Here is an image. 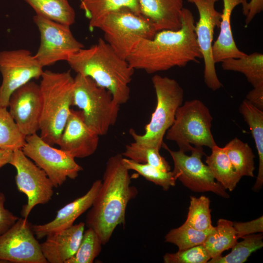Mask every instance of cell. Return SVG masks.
I'll return each mask as SVG.
<instances>
[{
    "label": "cell",
    "instance_id": "obj_1",
    "mask_svg": "<svg viewBox=\"0 0 263 263\" xmlns=\"http://www.w3.org/2000/svg\"><path fill=\"white\" fill-rule=\"evenodd\" d=\"M181 21L178 30L159 31L151 39H140L126 58L130 66L154 74L198 62L202 56L194 31V17L189 9L183 8Z\"/></svg>",
    "mask_w": 263,
    "mask_h": 263
},
{
    "label": "cell",
    "instance_id": "obj_2",
    "mask_svg": "<svg viewBox=\"0 0 263 263\" xmlns=\"http://www.w3.org/2000/svg\"><path fill=\"white\" fill-rule=\"evenodd\" d=\"M123 157L116 154L107 160L101 187L86 216L87 226L94 230L103 245L109 242L115 228L125 223L128 204L137 192L131 186Z\"/></svg>",
    "mask_w": 263,
    "mask_h": 263
},
{
    "label": "cell",
    "instance_id": "obj_3",
    "mask_svg": "<svg viewBox=\"0 0 263 263\" xmlns=\"http://www.w3.org/2000/svg\"><path fill=\"white\" fill-rule=\"evenodd\" d=\"M66 61L77 74L91 78L97 85L109 91L119 105L128 101L129 84L134 70L104 39L99 38L90 47L71 55Z\"/></svg>",
    "mask_w": 263,
    "mask_h": 263
},
{
    "label": "cell",
    "instance_id": "obj_4",
    "mask_svg": "<svg viewBox=\"0 0 263 263\" xmlns=\"http://www.w3.org/2000/svg\"><path fill=\"white\" fill-rule=\"evenodd\" d=\"M40 77L42 109L39 136L53 146L58 144L71 112L74 78L70 70L61 73L46 70Z\"/></svg>",
    "mask_w": 263,
    "mask_h": 263
},
{
    "label": "cell",
    "instance_id": "obj_5",
    "mask_svg": "<svg viewBox=\"0 0 263 263\" xmlns=\"http://www.w3.org/2000/svg\"><path fill=\"white\" fill-rule=\"evenodd\" d=\"M151 81L156 97V105L142 134L131 129L129 132L135 143L160 150L167 131L173 124L178 108L183 103L184 92L175 79L156 74Z\"/></svg>",
    "mask_w": 263,
    "mask_h": 263
},
{
    "label": "cell",
    "instance_id": "obj_6",
    "mask_svg": "<svg viewBox=\"0 0 263 263\" xmlns=\"http://www.w3.org/2000/svg\"><path fill=\"white\" fill-rule=\"evenodd\" d=\"M72 106L80 109L86 124L99 136L115 124L120 107L109 91L79 74L74 78Z\"/></svg>",
    "mask_w": 263,
    "mask_h": 263
},
{
    "label": "cell",
    "instance_id": "obj_7",
    "mask_svg": "<svg viewBox=\"0 0 263 263\" xmlns=\"http://www.w3.org/2000/svg\"><path fill=\"white\" fill-rule=\"evenodd\" d=\"M212 116L207 107L199 99L185 101L177 109L174 122L166 138L175 142L179 150L190 151L195 147L216 145L211 132Z\"/></svg>",
    "mask_w": 263,
    "mask_h": 263
},
{
    "label": "cell",
    "instance_id": "obj_8",
    "mask_svg": "<svg viewBox=\"0 0 263 263\" xmlns=\"http://www.w3.org/2000/svg\"><path fill=\"white\" fill-rule=\"evenodd\" d=\"M97 28L117 55L126 60L140 39H151L157 32L148 18L126 8L107 15Z\"/></svg>",
    "mask_w": 263,
    "mask_h": 263
},
{
    "label": "cell",
    "instance_id": "obj_9",
    "mask_svg": "<svg viewBox=\"0 0 263 263\" xmlns=\"http://www.w3.org/2000/svg\"><path fill=\"white\" fill-rule=\"evenodd\" d=\"M25 140L21 149L23 153L45 172L55 188L62 185L67 178L75 179L83 170L73 156L53 147L37 133L26 136Z\"/></svg>",
    "mask_w": 263,
    "mask_h": 263
},
{
    "label": "cell",
    "instance_id": "obj_10",
    "mask_svg": "<svg viewBox=\"0 0 263 263\" xmlns=\"http://www.w3.org/2000/svg\"><path fill=\"white\" fill-rule=\"evenodd\" d=\"M8 164L16 169L17 189L27 196V203L23 206L21 215L27 219L36 206L45 204L52 199L55 187L45 172L27 157L21 149L13 151Z\"/></svg>",
    "mask_w": 263,
    "mask_h": 263
},
{
    "label": "cell",
    "instance_id": "obj_11",
    "mask_svg": "<svg viewBox=\"0 0 263 263\" xmlns=\"http://www.w3.org/2000/svg\"><path fill=\"white\" fill-rule=\"evenodd\" d=\"M33 20L40 34L39 46L34 56L43 68L67 61L71 55L84 48L73 36L70 26L37 15Z\"/></svg>",
    "mask_w": 263,
    "mask_h": 263
},
{
    "label": "cell",
    "instance_id": "obj_12",
    "mask_svg": "<svg viewBox=\"0 0 263 263\" xmlns=\"http://www.w3.org/2000/svg\"><path fill=\"white\" fill-rule=\"evenodd\" d=\"M162 147L172 159V171L177 180L184 186L194 192H212L225 198L229 197L226 189L215 181L208 166L202 161V156L205 155L203 147H193L191 155H188L179 150L169 149L164 143Z\"/></svg>",
    "mask_w": 263,
    "mask_h": 263
},
{
    "label": "cell",
    "instance_id": "obj_13",
    "mask_svg": "<svg viewBox=\"0 0 263 263\" xmlns=\"http://www.w3.org/2000/svg\"><path fill=\"white\" fill-rule=\"evenodd\" d=\"M43 67L26 49L0 51V108H7L9 98L17 89L41 77Z\"/></svg>",
    "mask_w": 263,
    "mask_h": 263
},
{
    "label": "cell",
    "instance_id": "obj_14",
    "mask_svg": "<svg viewBox=\"0 0 263 263\" xmlns=\"http://www.w3.org/2000/svg\"><path fill=\"white\" fill-rule=\"evenodd\" d=\"M194 4L199 19L195 25L196 40L204 61V82L208 88L216 91L223 86L216 74L212 56V42L214 30L219 28L222 13L215 7L220 0H187Z\"/></svg>",
    "mask_w": 263,
    "mask_h": 263
},
{
    "label": "cell",
    "instance_id": "obj_15",
    "mask_svg": "<svg viewBox=\"0 0 263 263\" xmlns=\"http://www.w3.org/2000/svg\"><path fill=\"white\" fill-rule=\"evenodd\" d=\"M0 261L12 263H47L27 219L19 218L0 235Z\"/></svg>",
    "mask_w": 263,
    "mask_h": 263
},
{
    "label": "cell",
    "instance_id": "obj_16",
    "mask_svg": "<svg viewBox=\"0 0 263 263\" xmlns=\"http://www.w3.org/2000/svg\"><path fill=\"white\" fill-rule=\"evenodd\" d=\"M9 113L25 136L37 133L42 109L39 85L30 81L15 91L8 102Z\"/></svg>",
    "mask_w": 263,
    "mask_h": 263
},
{
    "label": "cell",
    "instance_id": "obj_17",
    "mask_svg": "<svg viewBox=\"0 0 263 263\" xmlns=\"http://www.w3.org/2000/svg\"><path fill=\"white\" fill-rule=\"evenodd\" d=\"M99 136L86 124L82 112L71 109L57 145L75 158H85L96 150Z\"/></svg>",
    "mask_w": 263,
    "mask_h": 263
},
{
    "label": "cell",
    "instance_id": "obj_18",
    "mask_svg": "<svg viewBox=\"0 0 263 263\" xmlns=\"http://www.w3.org/2000/svg\"><path fill=\"white\" fill-rule=\"evenodd\" d=\"M101 184V180H95L85 194L59 209L52 221L43 225H32L36 237L42 239L73 225L75 221L92 207Z\"/></svg>",
    "mask_w": 263,
    "mask_h": 263
},
{
    "label": "cell",
    "instance_id": "obj_19",
    "mask_svg": "<svg viewBox=\"0 0 263 263\" xmlns=\"http://www.w3.org/2000/svg\"><path fill=\"white\" fill-rule=\"evenodd\" d=\"M85 225L84 223L80 222L46 236L40 247L47 263H66L77 250Z\"/></svg>",
    "mask_w": 263,
    "mask_h": 263
},
{
    "label": "cell",
    "instance_id": "obj_20",
    "mask_svg": "<svg viewBox=\"0 0 263 263\" xmlns=\"http://www.w3.org/2000/svg\"><path fill=\"white\" fill-rule=\"evenodd\" d=\"M138 2L141 14L153 23L157 32L181 28L184 0H138Z\"/></svg>",
    "mask_w": 263,
    "mask_h": 263
},
{
    "label": "cell",
    "instance_id": "obj_21",
    "mask_svg": "<svg viewBox=\"0 0 263 263\" xmlns=\"http://www.w3.org/2000/svg\"><path fill=\"white\" fill-rule=\"evenodd\" d=\"M246 0H223V9L220 24L219 34L212 45V56L215 63L229 58H239L246 55L237 46L232 35L231 16L234 8Z\"/></svg>",
    "mask_w": 263,
    "mask_h": 263
},
{
    "label": "cell",
    "instance_id": "obj_22",
    "mask_svg": "<svg viewBox=\"0 0 263 263\" xmlns=\"http://www.w3.org/2000/svg\"><path fill=\"white\" fill-rule=\"evenodd\" d=\"M239 110L249 127L258 152V172L253 190L258 191L263 185V111L255 107L245 99L242 102Z\"/></svg>",
    "mask_w": 263,
    "mask_h": 263
},
{
    "label": "cell",
    "instance_id": "obj_23",
    "mask_svg": "<svg viewBox=\"0 0 263 263\" xmlns=\"http://www.w3.org/2000/svg\"><path fill=\"white\" fill-rule=\"evenodd\" d=\"M80 8L89 20V27L92 31L97 28L101 20L108 14L121 8H128L140 15L138 0H80Z\"/></svg>",
    "mask_w": 263,
    "mask_h": 263
},
{
    "label": "cell",
    "instance_id": "obj_24",
    "mask_svg": "<svg viewBox=\"0 0 263 263\" xmlns=\"http://www.w3.org/2000/svg\"><path fill=\"white\" fill-rule=\"evenodd\" d=\"M211 150V154L206 156V163L215 180L225 189L232 191L242 177L236 171L224 147L216 145Z\"/></svg>",
    "mask_w": 263,
    "mask_h": 263
},
{
    "label": "cell",
    "instance_id": "obj_25",
    "mask_svg": "<svg viewBox=\"0 0 263 263\" xmlns=\"http://www.w3.org/2000/svg\"><path fill=\"white\" fill-rule=\"evenodd\" d=\"M222 69L243 74L253 88L263 85V55L254 52L221 62Z\"/></svg>",
    "mask_w": 263,
    "mask_h": 263
},
{
    "label": "cell",
    "instance_id": "obj_26",
    "mask_svg": "<svg viewBox=\"0 0 263 263\" xmlns=\"http://www.w3.org/2000/svg\"><path fill=\"white\" fill-rule=\"evenodd\" d=\"M238 239L233 222L220 219L203 244L211 258H213L222 255L223 252L231 248Z\"/></svg>",
    "mask_w": 263,
    "mask_h": 263
},
{
    "label": "cell",
    "instance_id": "obj_27",
    "mask_svg": "<svg viewBox=\"0 0 263 263\" xmlns=\"http://www.w3.org/2000/svg\"><path fill=\"white\" fill-rule=\"evenodd\" d=\"M37 15L70 26L75 22V14L68 0H23Z\"/></svg>",
    "mask_w": 263,
    "mask_h": 263
},
{
    "label": "cell",
    "instance_id": "obj_28",
    "mask_svg": "<svg viewBox=\"0 0 263 263\" xmlns=\"http://www.w3.org/2000/svg\"><path fill=\"white\" fill-rule=\"evenodd\" d=\"M236 171L243 176L254 177L255 155L247 143L237 137L228 142L224 147Z\"/></svg>",
    "mask_w": 263,
    "mask_h": 263
},
{
    "label": "cell",
    "instance_id": "obj_29",
    "mask_svg": "<svg viewBox=\"0 0 263 263\" xmlns=\"http://www.w3.org/2000/svg\"><path fill=\"white\" fill-rule=\"evenodd\" d=\"M243 240L237 242L231 252L225 256L222 255L211 258L208 263H243L251 254L263 246V234H252L242 237Z\"/></svg>",
    "mask_w": 263,
    "mask_h": 263
},
{
    "label": "cell",
    "instance_id": "obj_30",
    "mask_svg": "<svg viewBox=\"0 0 263 263\" xmlns=\"http://www.w3.org/2000/svg\"><path fill=\"white\" fill-rule=\"evenodd\" d=\"M25 137L7 108H0V150L13 151L21 149L26 143Z\"/></svg>",
    "mask_w": 263,
    "mask_h": 263
},
{
    "label": "cell",
    "instance_id": "obj_31",
    "mask_svg": "<svg viewBox=\"0 0 263 263\" xmlns=\"http://www.w3.org/2000/svg\"><path fill=\"white\" fill-rule=\"evenodd\" d=\"M213 228L207 231L198 230L185 222L179 227L170 230L165 236V240L176 245L178 250H185L203 244Z\"/></svg>",
    "mask_w": 263,
    "mask_h": 263
},
{
    "label": "cell",
    "instance_id": "obj_32",
    "mask_svg": "<svg viewBox=\"0 0 263 263\" xmlns=\"http://www.w3.org/2000/svg\"><path fill=\"white\" fill-rule=\"evenodd\" d=\"M123 161L129 170H134L147 180L162 187L164 190H168L176 184L177 179L172 171H164L149 164L137 163L125 157Z\"/></svg>",
    "mask_w": 263,
    "mask_h": 263
},
{
    "label": "cell",
    "instance_id": "obj_33",
    "mask_svg": "<svg viewBox=\"0 0 263 263\" xmlns=\"http://www.w3.org/2000/svg\"><path fill=\"white\" fill-rule=\"evenodd\" d=\"M190 198L188 211L185 222L198 230L207 231L213 228L209 198L202 195L199 197L190 196Z\"/></svg>",
    "mask_w": 263,
    "mask_h": 263
},
{
    "label": "cell",
    "instance_id": "obj_34",
    "mask_svg": "<svg viewBox=\"0 0 263 263\" xmlns=\"http://www.w3.org/2000/svg\"><path fill=\"white\" fill-rule=\"evenodd\" d=\"M159 151L158 149L143 146L133 142L126 146L122 155L137 163L148 164L164 171H170V165Z\"/></svg>",
    "mask_w": 263,
    "mask_h": 263
},
{
    "label": "cell",
    "instance_id": "obj_35",
    "mask_svg": "<svg viewBox=\"0 0 263 263\" xmlns=\"http://www.w3.org/2000/svg\"><path fill=\"white\" fill-rule=\"evenodd\" d=\"M102 245L94 230L88 227L76 252L66 263H93L100 254Z\"/></svg>",
    "mask_w": 263,
    "mask_h": 263
},
{
    "label": "cell",
    "instance_id": "obj_36",
    "mask_svg": "<svg viewBox=\"0 0 263 263\" xmlns=\"http://www.w3.org/2000/svg\"><path fill=\"white\" fill-rule=\"evenodd\" d=\"M163 258L165 263H206L211 257L202 244L175 253H167Z\"/></svg>",
    "mask_w": 263,
    "mask_h": 263
},
{
    "label": "cell",
    "instance_id": "obj_37",
    "mask_svg": "<svg viewBox=\"0 0 263 263\" xmlns=\"http://www.w3.org/2000/svg\"><path fill=\"white\" fill-rule=\"evenodd\" d=\"M233 226L239 238L243 236L263 232V217L247 222H233Z\"/></svg>",
    "mask_w": 263,
    "mask_h": 263
},
{
    "label": "cell",
    "instance_id": "obj_38",
    "mask_svg": "<svg viewBox=\"0 0 263 263\" xmlns=\"http://www.w3.org/2000/svg\"><path fill=\"white\" fill-rule=\"evenodd\" d=\"M5 201L4 194L0 192V235L8 230L19 219L4 207Z\"/></svg>",
    "mask_w": 263,
    "mask_h": 263
},
{
    "label": "cell",
    "instance_id": "obj_39",
    "mask_svg": "<svg viewBox=\"0 0 263 263\" xmlns=\"http://www.w3.org/2000/svg\"><path fill=\"white\" fill-rule=\"evenodd\" d=\"M242 5L243 14L245 16L246 26L249 24L255 17L263 10V0H250L246 1Z\"/></svg>",
    "mask_w": 263,
    "mask_h": 263
},
{
    "label": "cell",
    "instance_id": "obj_40",
    "mask_svg": "<svg viewBox=\"0 0 263 263\" xmlns=\"http://www.w3.org/2000/svg\"><path fill=\"white\" fill-rule=\"evenodd\" d=\"M245 99L255 107L263 111V85L253 88L247 93Z\"/></svg>",
    "mask_w": 263,
    "mask_h": 263
},
{
    "label": "cell",
    "instance_id": "obj_41",
    "mask_svg": "<svg viewBox=\"0 0 263 263\" xmlns=\"http://www.w3.org/2000/svg\"><path fill=\"white\" fill-rule=\"evenodd\" d=\"M13 151L0 150V168L8 164Z\"/></svg>",
    "mask_w": 263,
    "mask_h": 263
}]
</instances>
